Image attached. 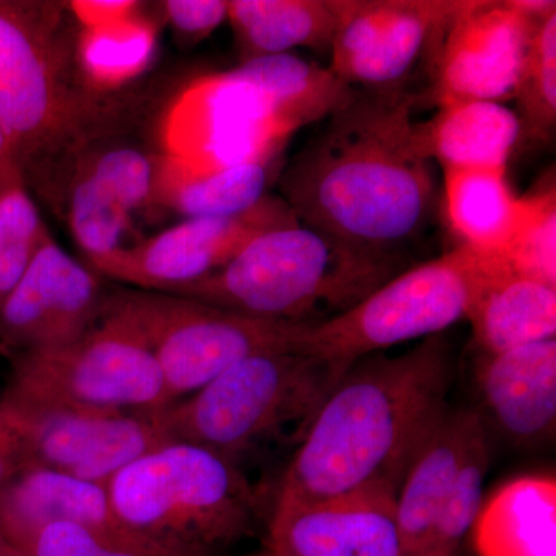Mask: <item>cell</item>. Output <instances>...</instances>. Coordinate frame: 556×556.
Masks as SVG:
<instances>
[{
  "label": "cell",
  "instance_id": "1",
  "mask_svg": "<svg viewBox=\"0 0 556 556\" xmlns=\"http://www.w3.org/2000/svg\"><path fill=\"white\" fill-rule=\"evenodd\" d=\"M408 90L357 91L278 177L299 223L368 254L397 258L437 207L431 161L420 152Z\"/></svg>",
  "mask_w": 556,
  "mask_h": 556
},
{
  "label": "cell",
  "instance_id": "2",
  "mask_svg": "<svg viewBox=\"0 0 556 556\" xmlns=\"http://www.w3.org/2000/svg\"><path fill=\"white\" fill-rule=\"evenodd\" d=\"M452 345L424 339L401 356L354 362L318 409L289 460L278 500L316 503L365 490L396 496L445 413Z\"/></svg>",
  "mask_w": 556,
  "mask_h": 556
},
{
  "label": "cell",
  "instance_id": "3",
  "mask_svg": "<svg viewBox=\"0 0 556 556\" xmlns=\"http://www.w3.org/2000/svg\"><path fill=\"white\" fill-rule=\"evenodd\" d=\"M65 2L0 0V127L25 186L126 100L87 89Z\"/></svg>",
  "mask_w": 556,
  "mask_h": 556
},
{
  "label": "cell",
  "instance_id": "4",
  "mask_svg": "<svg viewBox=\"0 0 556 556\" xmlns=\"http://www.w3.org/2000/svg\"><path fill=\"white\" fill-rule=\"evenodd\" d=\"M350 367L302 348L265 351L156 416L170 442L211 450L249 478L254 460L285 450L294 456Z\"/></svg>",
  "mask_w": 556,
  "mask_h": 556
},
{
  "label": "cell",
  "instance_id": "5",
  "mask_svg": "<svg viewBox=\"0 0 556 556\" xmlns=\"http://www.w3.org/2000/svg\"><path fill=\"white\" fill-rule=\"evenodd\" d=\"M397 274V258L294 223L262 233L218 273L167 294L311 328L353 308Z\"/></svg>",
  "mask_w": 556,
  "mask_h": 556
},
{
  "label": "cell",
  "instance_id": "6",
  "mask_svg": "<svg viewBox=\"0 0 556 556\" xmlns=\"http://www.w3.org/2000/svg\"><path fill=\"white\" fill-rule=\"evenodd\" d=\"M116 517L164 556H218L257 522V485L217 453L167 442L108 484Z\"/></svg>",
  "mask_w": 556,
  "mask_h": 556
},
{
  "label": "cell",
  "instance_id": "7",
  "mask_svg": "<svg viewBox=\"0 0 556 556\" xmlns=\"http://www.w3.org/2000/svg\"><path fill=\"white\" fill-rule=\"evenodd\" d=\"M10 362L2 397L35 412L156 415L172 405L155 357L108 311L83 339Z\"/></svg>",
  "mask_w": 556,
  "mask_h": 556
},
{
  "label": "cell",
  "instance_id": "8",
  "mask_svg": "<svg viewBox=\"0 0 556 556\" xmlns=\"http://www.w3.org/2000/svg\"><path fill=\"white\" fill-rule=\"evenodd\" d=\"M105 311L155 357L172 405L192 396L243 358L300 348L305 328L129 287L110 289Z\"/></svg>",
  "mask_w": 556,
  "mask_h": 556
},
{
  "label": "cell",
  "instance_id": "9",
  "mask_svg": "<svg viewBox=\"0 0 556 556\" xmlns=\"http://www.w3.org/2000/svg\"><path fill=\"white\" fill-rule=\"evenodd\" d=\"M468 285L459 249L413 266L345 311L303 328L300 348L353 365L409 340L442 334L466 318Z\"/></svg>",
  "mask_w": 556,
  "mask_h": 556
},
{
  "label": "cell",
  "instance_id": "10",
  "mask_svg": "<svg viewBox=\"0 0 556 556\" xmlns=\"http://www.w3.org/2000/svg\"><path fill=\"white\" fill-rule=\"evenodd\" d=\"M289 138L265 97L233 68L192 80L160 118L164 152L206 166L281 159Z\"/></svg>",
  "mask_w": 556,
  "mask_h": 556
},
{
  "label": "cell",
  "instance_id": "11",
  "mask_svg": "<svg viewBox=\"0 0 556 556\" xmlns=\"http://www.w3.org/2000/svg\"><path fill=\"white\" fill-rule=\"evenodd\" d=\"M555 11L554 0H463L431 64L434 104L514 100L536 24Z\"/></svg>",
  "mask_w": 556,
  "mask_h": 556
},
{
  "label": "cell",
  "instance_id": "12",
  "mask_svg": "<svg viewBox=\"0 0 556 556\" xmlns=\"http://www.w3.org/2000/svg\"><path fill=\"white\" fill-rule=\"evenodd\" d=\"M463 0H342L331 72L356 91L405 90L434 56Z\"/></svg>",
  "mask_w": 556,
  "mask_h": 556
},
{
  "label": "cell",
  "instance_id": "13",
  "mask_svg": "<svg viewBox=\"0 0 556 556\" xmlns=\"http://www.w3.org/2000/svg\"><path fill=\"white\" fill-rule=\"evenodd\" d=\"M294 223L283 199L268 193L239 215L185 219L90 268L129 288L170 292L218 273L262 233Z\"/></svg>",
  "mask_w": 556,
  "mask_h": 556
},
{
  "label": "cell",
  "instance_id": "14",
  "mask_svg": "<svg viewBox=\"0 0 556 556\" xmlns=\"http://www.w3.org/2000/svg\"><path fill=\"white\" fill-rule=\"evenodd\" d=\"M108 281L50 236L0 308V356L56 350L100 324Z\"/></svg>",
  "mask_w": 556,
  "mask_h": 556
},
{
  "label": "cell",
  "instance_id": "15",
  "mask_svg": "<svg viewBox=\"0 0 556 556\" xmlns=\"http://www.w3.org/2000/svg\"><path fill=\"white\" fill-rule=\"evenodd\" d=\"M268 552L274 556H407L397 527L396 496L365 490L316 503L276 497Z\"/></svg>",
  "mask_w": 556,
  "mask_h": 556
},
{
  "label": "cell",
  "instance_id": "16",
  "mask_svg": "<svg viewBox=\"0 0 556 556\" xmlns=\"http://www.w3.org/2000/svg\"><path fill=\"white\" fill-rule=\"evenodd\" d=\"M28 412L31 466L94 484L108 485L124 467L170 442L159 413Z\"/></svg>",
  "mask_w": 556,
  "mask_h": 556
},
{
  "label": "cell",
  "instance_id": "17",
  "mask_svg": "<svg viewBox=\"0 0 556 556\" xmlns=\"http://www.w3.org/2000/svg\"><path fill=\"white\" fill-rule=\"evenodd\" d=\"M456 248L467 274L466 318L481 353L555 339L556 287L522 276L501 251Z\"/></svg>",
  "mask_w": 556,
  "mask_h": 556
},
{
  "label": "cell",
  "instance_id": "18",
  "mask_svg": "<svg viewBox=\"0 0 556 556\" xmlns=\"http://www.w3.org/2000/svg\"><path fill=\"white\" fill-rule=\"evenodd\" d=\"M73 522L119 546L164 556L142 543L113 511L108 485L30 466L0 485V536L21 551L50 522Z\"/></svg>",
  "mask_w": 556,
  "mask_h": 556
},
{
  "label": "cell",
  "instance_id": "19",
  "mask_svg": "<svg viewBox=\"0 0 556 556\" xmlns=\"http://www.w3.org/2000/svg\"><path fill=\"white\" fill-rule=\"evenodd\" d=\"M477 382L497 428L519 445H536L555 430L556 340L481 353Z\"/></svg>",
  "mask_w": 556,
  "mask_h": 556
},
{
  "label": "cell",
  "instance_id": "20",
  "mask_svg": "<svg viewBox=\"0 0 556 556\" xmlns=\"http://www.w3.org/2000/svg\"><path fill=\"white\" fill-rule=\"evenodd\" d=\"M281 159L237 166H206L163 153L148 218H222L254 207L280 177Z\"/></svg>",
  "mask_w": 556,
  "mask_h": 556
},
{
  "label": "cell",
  "instance_id": "21",
  "mask_svg": "<svg viewBox=\"0 0 556 556\" xmlns=\"http://www.w3.org/2000/svg\"><path fill=\"white\" fill-rule=\"evenodd\" d=\"M473 409H448L402 482L396 519L405 555L428 556L439 515L455 484L468 447L485 431Z\"/></svg>",
  "mask_w": 556,
  "mask_h": 556
},
{
  "label": "cell",
  "instance_id": "22",
  "mask_svg": "<svg viewBox=\"0 0 556 556\" xmlns=\"http://www.w3.org/2000/svg\"><path fill=\"white\" fill-rule=\"evenodd\" d=\"M420 152L447 169H506L517 150L514 110L501 102L459 101L438 105L426 123L415 124Z\"/></svg>",
  "mask_w": 556,
  "mask_h": 556
},
{
  "label": "cell",
  "instance_id": "23",
  "mask_svg": "<svg viewBox=\"0 0 556 556\" xmlns=\"http://www.w3.org/2000/svg\"><path fill=\"white\" fill-rule=\"evenodd\" d=\"M478 556H556V481L525 477L496 490L473 527Z\"/></svg>",
  "mask_w": 556,
  "mask_h": 556
},
{
  "label": "cell",
  "instance_id": "24",
  "mask_svg": "<svg viewBox=\"0 0 556 556\" xmlns=\"http://www.w3.org/2000/svg\"><path fill=\"white\" fill-rule=\"evenodd\" d=\"M342 0H228L240 62L299 49L329 51Z\"/></svg>",
  "mask_w": 556,
  "mask_h": 556
},
{
  "label": "cell",
  "instance_id": "25",
  "mask_svg": "<svg viewBox=\"0 0 556 556\" xmlns=\"http://www.w3.org/2000/svg\"><path fill=\"white\" fill-rule=\"evenodd\" d=\"M233 70L265 97L277 123L289 135L328 119L357 93L331 68L291 53L255 58L240 62Z\"/></svg>",
  "mask_w": 556,
  "mask_h": 556
},
{
  "label": "cell",
  "instance_id": "26",
  "mask_svg": "<svg viewBox=\"0 0 556 556\" xmlns=\"http://www.w3.org/2000/svg\"><path fill=\"white\" fill-rule=\"evenodd\" d=\"M148 9L144 7L137 16L109 27L79 28L76 25V64L87 89L110 97L137 86L155 58L163 24L156 11L152 16Z\"/></svg>",
  "mask_w": 556,
  "mask_h": 556
},
{
  "label": "cell",
  "instance_id": "27",
  "mask_svg": "<svg viewBox=\"0 0 556 556\" xmlns=\"http://www.w3.org/2000/svg\"><path fill=\"white\" fill-rule=\"evenodd\" d=\"M518 197L511 192L506 169L444 170V208L457 247L503 251L515 217Z\"/></svg>",
  "mask_w": 556,
  "mask_h": 556
},
{
  "label": "cell",
  "instance_id": "28",
  "mask_svg": "<svg viewBox=\"0 0 556 556\" xmlns=\"http://www.w3.org/2000/svg\"><path fill=\"white\" fill-rule=\"evenodd\" d=\"M517 149H540L556 129V11L538 22L514 90Z\"/></svg>",
  "mask_w": 556,
  "mask_h": 556
},
{
  "label": "cell",
  "instance_id": "29",
  "mask_svg": "<svg viewBox=\"0 0 556 556\" xmlns=\"http://www.w3.org/2000/svg\"><path fill=\"white\" fill-rule=\"evenodd\" d=\"M501 252L522 276L556 287L555 170L518 197L514 228Z\"/></svg>",
  "mask_w": 556,
  "mask_h": 556
},
{
  "label": "cell",
  "instance_id": "30",
  "mask_svg": "<svg viewBox=\"0 0 556 556\" xmlns=\"http://www.w3.org/2000/svg\"><path fill=\"white\" fill-rule=\"evenodd\" d=\"M51 236L17 169L0 188V308Z\"/></svg>",
  "mask_w": 556,
  "mask_h": 556
},
{
  "label": "cell",
  "instance_id": "31",
  "mask_svg": "<svg viewBox=\"0 0 556 556\" xmlns=\"http://www.w3.org/2000/svg\"><path fill=\"white\" fill-rule=\"evenodd\" d=\"M489 470V442L486 430L473 442L459 471L455 484L439 515L433 541L428 556H455L460 541L470 532L482 507V486Z\"/></svg>",
  "mask_w": 556,
  "mask_h": 556
},
{
  "label": "cell",
  "instance_id": "32",
  "mask_svg": "<svg viewBox=\"0 0 556 556\" xmlns=\"http://www.w3.org/2000/svg\"><path fill=\"white\" fill-rule=\"evenodd\" d=\"M17 552L24 556H155L119 546L86 527L65 521L40 527Z\"/></svg>",
  "mask_w": 556,
  "mask_h": 556
},
{
  "label": "cell",
  "instance_id": "33",
  "mask_svg": "<svg viewBox=\"0 0 556 556\" xmlns=\"http://www.w3.org/2000/svg\"><path fill=\"white\" fill-rule=\"evenodd\" d=\"M152 5L161 22L188 46L208 38L228 21V0H164Z\"/></svg>",
  "mask_w": 556,
  "mask_h": 556
},
{
  "label": "cell",
  "instance_id": "34",
  "mask_svg": "<svg viewBox=\"0 0 556 556\" xmlns=\"http://www.w3.org/2000/svg\"><path fill=\"white\" fill-rule=\"evenodd\" d=\"M33 416L0 396V485L31 466Z\"/></svg>",
  "mask_w": 556,
  "mask_h": 556
},
{
  "label": "cell",
  "instance_id": "35",
  "mask_svg": "<svg viewBox=\"0 0 556 556\" xmlns=\"http://www.w3.org/2000/svg\"><path fill=\"white\" fill-rule=\"evenodd\" d=\"M65 3L79 28H102L119 24L137 16L146 5L137 0H75Z\"/></svg>",
  "mask_w": 556,
  "mask_h": 556
},
{
  "label": "cell",
  "instance_id": "36",
  "mask_svg": "<svg viewBox=\"0 0 556 556\" xmlns=\"http://www.w3.org/2000/svg\"><path fill=\"white\" fill-rule=\"evenodd\" d=\"M16 170V163H14V160L11 159V156H7V159H0V188L5 185V181L11 177V174Z\"/></svg>",
  "mask_w": 556,
  "mask_h": 556
},
{
  "label": "cell",
  "instance_id": "37",
  "mask_svg": "<svg viewBox=\"0 0 556 556\" xmlns=\"http://www.w3.org/2000/svg\"><path fill=\"white\" fill-rule=\"evenodd\" d=\"M0 556H24L16 548L10 546L2 536H0Z\"/></svg>",
  "mask_w": 556,
  "mask_h": 556
},
{
  "label": "cell",
  "instance_id": "38",
  "mask_svg": "<svg viewBox=\"0 0 556 556\" xmlns=\"http://www.w3.org/2000/svg\"><path fill=\"white\" fill-rule=\"evenodd\" d=\"M7 156H11L10 146L2 127H0V159H7ZM11 159H13V156H11Z\"/></svg>",
  "mask_w": 556,
  "mask_h": 556
},
{
  "label": "cell",
  "instance_id": "39",
  "mask_svg": "<svg viewBox=\"0 0 556 556\" xmlns=\"http://www.w3.org/2000/svg\"><path fill=\"white\" fill-rule=\"evenodd\" d=\"M258 556H274L273 554H269V552H265V554L258 555Z\"/></svg>",
  "mask_w": 556,
  "mask_h": 556
}]
</instances>
